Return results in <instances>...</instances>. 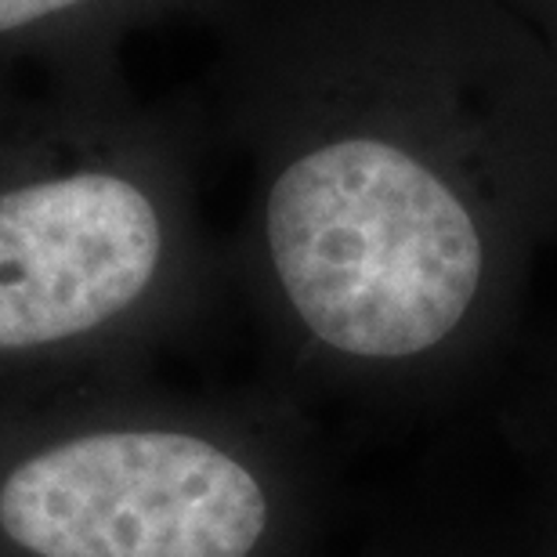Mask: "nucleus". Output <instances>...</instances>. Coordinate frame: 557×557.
<instances>
[{
  "label": "nucleus",
  "instance_id": "obj_1",
  "mask_svg": "<svg viewBox=\"0 0 557 557\" xmlns=\"http://www.w3.org/2000/svg\"><path fill=\"white\" fill-rule=\"evenodd\" d=\"M218 116L239 269L286 359L392 384L499 330L557 232V48L507 0H243Z\"/></svg>",
  "mask_w": 557,
  "mask_h": 557
},
{
  "label": "nucleus",
  "instance_id": "obj_2",
  "mask_svg": "<svg viewBox=\"0 0 557 557\" xmlns=\"http://www.w3.org/2000/svg\"><path fill=\"white\" fill-rule=\"evenodd\" d=\"M210 250L188 120L141 106L116 62L0 84V376L98 381L199 308Z\"/></svg>",
  "mask_w": 557,
  "mask_h": 557
},
{
  "label": "nucleus",
  "instance_id": "obj_3",
  "mask_svg": "<svg viewBox=\"0 0 557 557\" xmlns=\"http://www.w3.org/2000/svg\"><path fill=\"white\" fill-rule=\"evenodd\" d=\"M62 384L0 398V557H297L305 496L269 423Z\"/></svg>",
  "mask_w": 557,
  "mask_h": 557
},
{
  "label": "nucleus",
  "instance_id": "obj_4",
  "mask_svg": "<svg viewBox=\"0 0 557 557\" xmlns=\"http://www.w3.org/2000/svg\"><path fill=\"white\" fill-rule=\"evenodd\" d=\"M243 0H0V59L33 54L54 65L116 62L127 33L193 15L225 22Z\"/></svg>",
  "mask_w": 557,
  "mask_h": 557
},
{
  "label": "nucleus",
  "instance_id": "obj_5",
  "mask_svg": "<svg viewBox=\"0 0 557 557\" xmlns=\"http://www.w3.org/2000/svg\"><path fill=\"white\" fill-rule=\"evenodd\" d=\"M521 18H529L557 48V0H507Z\"/></svg>",
  "mask_w": 557,
  "mask_h": 557
}]
</instances>
